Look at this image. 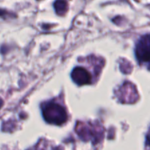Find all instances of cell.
Listing matches in <instances>:
<instances>
[{
	"label": "cell",
	"mask_w": 150,
	"mask_h": 150,
	"mask_svg": "<svg viewBox=\"0 0 150 150\" xmlns=\"http://www.w3.org/2000/svg\"><path fill=\"white\" fill-rule=\"evenodd\" d=\"M44 119L48 123L60 125L67 120V114L64 108L54 102H49L42 108Z\"/></svg>",
	"instance_id": "1"
},
{
	"label": "cell",
	"mask_w": 150,
	"mask_h": 150,
	"mask_svg": "<svg viewBox=\"0 0 150 150\" xmlns=\"http://www.w3.org/2000/svg\"><path fill=\"white\" fill-rule=\"evenodd\" d=\"M135 56L141 64H146L150 70V35L142 36L137 43Z\"/></svg>",
	"instance_id": "2"
},
{
	"label": "cell",
	"mask_w": 150,
	"mask_h": 150,
	"mask_svg": "<svg viewBox=\"0 0 150 150\" xmlns=\"http://www.w3.org/2000/svg\"><path fill=\"white\" fill-rule=\"evenodd\" d=\"M71 78L79 86L90 84L92 77L86 69L82 67H76L71 72Z\"/></svg>",
	"instance_id": "3"
},
{
	"label": "cell",
	"mask_w": 150,
	"mask_h": 150,
	"mask_svg": "<svg viewBox=\"0 0 150 150\" xmlns=\"http://www.w3.org/2000/svg\"><path fill=\"white\" fill-rule=\"evenodd\" d=\"M54 8L57 14L60 16L64 15L68 10V4L66 0H56Z\"/></svg>",
	"instance_id": "4"
},
{
	"label": "cell",
	"mask_w": 150,
	"mask_h": 150,
	"mask_svg": "<svg viewBox=\"0 0 150 150\" xmlns=\"http://www.w3.org/2000/svg\"><path fill=\"white\" fill-rule=\"evenodd\" d=\"M11 16V13H10L9 12H8L7 11L3 9H1L0 8V17H2V18H6V17L10 16Z\"/></svg>",
	"instance_id": "5"
},
{
	"label": "cell",
	"mask_w": 150,
	"mask_h": 150,
	"mask_svg": "<svg viewBox=\"0 0 150 150\" xmlns=\"http://www.w3.org/2000/svg\"><path fill=\"white\" fill-rule=\"evenodd\" d=\"M146 142H147V144H149V145L150 146V132H149L148 135H147V137H146Z\"/></svg>",
	"instance_id": "6"
},
{
	"label": "cell",
	"mask_w": 150,
	"mask_h": 150,
	"mask_svg": "<svg viewBox=\"0 0 150 150\" xmlns=\"http://www.w3.org/2000/svg\"><path fill=\"white\" fill-rule=\"evenodd\" d=\"M2 105H3V101H2V99L0 98V108H2Z\"/></svg>",
	"instance_id": "7"
}]
</instances>
